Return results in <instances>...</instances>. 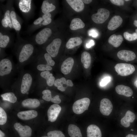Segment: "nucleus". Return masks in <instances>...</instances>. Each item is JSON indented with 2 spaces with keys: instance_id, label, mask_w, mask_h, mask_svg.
I'll return each instance as SVG.
<instances>
[{
  "instance_id": "1",
  "label": "nucleus",
  "mask_w": 137,
  "mask_h": 137,
  "mask_svg": "<svg viewBox=\"0 0 137 137\" xmlns=\"http://www.w3.org/2000/svg\"><path fill=\"white\" fill-rule=\"evenodd\" d=\"M90 100L87 97L78 100L74 103L72 109L73 112L77 114H80L88 109Z\"/></svg>"
},
{
  "instance_id": "2",
  "label": "nucleus",
  "mask_w": 137,
  "mask_h": 137,
  "mask_svg": "<svg viewBox=\"0 0 137 137\" xmlns=\"http://www.w3.org/2000/svg\"><path fill=\"white\" fill-rule=\"evenodd\" d=\"M114 68L118 74L124 76L132 74L135 70L134 66L130 64L126 63H118L114 66Z\"/></svg>"
},
{
  "instance_id": "3",
  "label": "nucleus",
  "mask_w": 137,
  "mask_h": 137,
  "mask_svg": "<svg viewBox=\"0 0 137 137\" xmlns=\"http://www.w3.org/2000/svg\"><path fill=\"white\" fill-rule=\"evenodd\" d=\"M52 34V31L50 28H44L36 35L34 38L35 41L38 44H43L47 41Z\"/></svg>"
},
{
  "instance_id": "4",
  "label": "nucleus",
  "mask_w": 137,
  "mask_h": 137,
  "mask_svg": "<svg viewBox=\"0 0 137 137\" xmlns=\"http://www.w3.org/2000/svg\"><path fill=\"white\" fill-rule=\"evenodd\" d=\"M110 15L109 11L107 9L101 8L99 9L97 13L94 14L91 16L93 21L97 24H101L104 22L108 18Z\"/></svg>"
},
{
  "instance_id": "5",
  "label": "nucleus",
  "mask_w": 137,
  "mask_h": 137,
  "mask_svg": "<svg viewBox=\"0 0 137 137\" xmlns=\"http://www.w3.org/2000/svg\"><path fill=\"white\" fill-rule=\"evenodd\" d=\"M34 49V47L31 44L27 43L24 45L19 53V61L23 62L28 60L32 54Z\"/></svg>"
},
{
  "instance_id": "6",
  "label": "nucleus",
  "mask_w": 137,
  "mask_h": 137,
  "mask_svg": "<svg viewBox=\"0 0 137 137\" xmlns=\"http://www.w3.org/2000/svg\"><path fill=\"white\" fill-rule=\"evenodd\" d=\"M62 43L61 39L59 38L54 39L46 48L48 53L51 57H54L58 55Z\"/></svg>"
},
{
  "instance_id": "7",
  "label": "nucleus",
  "mask_w": 137,
  "mask_h": 137,
  "mask_svg": "<svg viewBox=\"0 0 137 137\" xmlns=\"http://www.w3.org/2000/svg\"><path fill=\"white\" fill-rule=\"evenodd\" d=\"M113 108L112 104L109 99L104 98L101 100L99 109L100 112L103 115H109L111 112Z\"/></svg>"
},
{
  "instance_id": "8",
  "label": "nucleus",
  "mask_w": 137,
  "mask_h": 137,
  "mask_svg": "<svg viewBox=\"0 0 137 137\" xmlns=\"http://www.w3.org/2000/svg\"><path fill=\"white\" fill-rule=\"evenodd\" d=\"M61 110V107L59 105L54 104L49 107L47 112L48 120L51 122L55 121Z\"/></svg>"
},
{
  "instance_id": "9",
  "label": "nucleus",
  "mask_w": 137,
  "mask_h": 137,
  "mask_svg": "<svg viewBox=\"0 0 137 137\" xmlns=\"http://www.w3.org/2000/svg\"><path fill=\"white\" fill-rule=\"evenodd\" d=\"M14 127L20 137H30L31 135V129L28 126H23L20 123H16L14 124Z\"/></svg>"
},
{
  "instance_id": "10",
  "label": "nucleus",
  "mask_w": 137,
  "mask_h": 137,
  "mask_svg": "<svg viewBox=\"0 0 137 137\" xmlns=\"http://www.w3.org/2000/svg\"><path fill=\"white\" fill-rule=\"evenodd\" d=\"M32 81V78L30 74L26 73L23 75L21 87V91L22 94H25L29 91Z\"/></svg>"
},
{
  "instance_id": "11",
  "label": "nucleus",
  "mask_w": 137,
  "mask_h": 137,
  "mask_svg": "<svg viewBox=\"0 0 137 137\" xmlns=\"http://www.w3.org/2000/svg\"><path fill=\"white\" fill-rule=\"evenodd\" d=\"M12 68L10 61L7 59H4L0 62V75L3 76L10 73Z\"/></svg>"
},
{
  "instance_id": "12",
  "label": "nucleus",
  "mask_w": 137,
  "mask_h": 137,
  "mask_svg": "<svg viewBox=\"0 0 137 137\" xmlns=\"http://www.w3.org/2000/svg\"><path fill=\"white\" fill-rule=\"evenodd\" d=\"M117 55L119 59L126 61L133 60L136 58V55L133 52L128 50H121L117 53Z\"/></svg>"
},
{
  "instance_id": "13",
  "label": "nucleus",
  "mask_w": 137,
  "mask_h": 137,
  "mask_svg": "<svg viewBox=\"0 0 137 137\" xmlns=\"http://www.w3.org/2000/svg\"><path fill=\"white\" fill-rule=\"evenodd\" d=\"M135 118V114L130 111L128 110L126 112L125 116L121 119V124L125 127H128L130 125V123L134 122Z\"/></svg>"
},
{
  "instance_id": "14",
  "label": "nucleus",
  "mask_w": 137,
  "mask_h": 137,
  "mask_svg": "<svg viewBox=\"0 0 137 137\" xmlns=\"http://www.w3.org/2000/svg\"><path fill=\"white\" fill-rule=\"evenodd\" d=\"M74 63L73 58L69 57L65 59L63 62L61 67V71L64 74L70 73L72 70Z\"/></svg>"
},
{
  "instance_id": "15",
  "label": "nucleus",
  "mask_w": 137,
  "mask_h": 137,
  "mask_svg": "<svg viewBox=\"0 0 137 137\" xmlns=\"http://www.w3.org/2000/svg\"><path fill=\"white\" fill-rule=\"evenodd\" d=\"M38 114L36 111L31 110L20 112L17 113V115L21 119L27 120L36 117Z\"/></svg>"
},
{
  "instance_id": "16",
  "label": "nucleus",
  "mask_w": 137,
  "mask_h": 137,
  "mask_svg": "<svg viewBox=\"0 0 137 137\" xmlns=\"http://www.w3.org/2000/svg\"><path fill=\"white\" fill-rule=\"evenodd\" d=\"M123 19L119 15H115L112 17L109 21L107 26L108 29L111 30H114L122 24Z\"/></svg>"
},
{
  "instance_id": "17",
  "label": "nucleus",
  "mask_w": 137,
  "mask_h": 137,
  "mask_svg": "<svg viewBox=\"0 0 137 137\" xmlns=\"http://www.w3.org/2000/svg\"><path fill=\"white\" fill-rule=\"evenodd\" d=\"M116 92L118 94L127 97L131 96L133 94V91L130 87L123 85L117 86L115 88Z\"/></svg>"
},
{
  "instance_id": "18",
  "label": "nucleus",
  "mask_w": 137,
  "mask_h": 137,
  "mask_svg": "<svg viewBox=\"0 0 137 137\" xmlns=\"http://www.w3.org/2000/svg\"><path fill=\"white\" fill-rule=\"evenodd\" d=\"M87 137H101V130L99 127L95 125H89L87 129Z\"/></svg>"
},
{
  "instance_id": "19",
  "label": "nucleus",
  "mask_w": 137,
  "mask_h": 137,
  "mask_svg": "<svg viewBox=\"0 0 137 137\" xmlns=\"http://www.w3.org/2000/svg\"><path fill=\"white\" fill-rule=\"evenodd\" d=\"M66 2L75 11L80 12L84 8L83 3L81 0H66Z\"/></svg>"
},
{
  "instance_id": "20",
  "label": "nucleus",
  "mask_w": 137,
  "mask_h": 137,
  "mask_svg": "<svg viewBox=\"0 0 137 137\" xmlns=\"http://www.w3.org/2000/svg\"><path fill=\"white\" fill-rule=\"evenodd\" d=\"M40 104L39 101L37 99L28 98L23 100L22 102L24 107L35 108L38 107Z\"/></svg>"
},
{
  "instance_id": "21",
  "label": "nucleus",
  "mask_w": 137,
  "mask_h": 137,
  "mask_svg": "<svg viewBox=\"0 0 137 137\" xmlns=\"http://www.w3.org/2000/svg\"><path fill=\"white\" fill-rule=\"evenodd\" d=\"M123 41V39L121 35L113 34L109 37L108 42L113 46L117 47L120 45Z\"/></svg>"
},
{
  "instance_id": "22",
  "label": "nucleus",
  "mask_w": 137,
  "mask_h": 137,
  "mask_svg": "<svg viewBox=\"0 0 137 137\" xmlns=\"http://www.w3.org/2000/svg\"><path fill=\"white\" fill-rule=\"evenodd\" d=\"M68 131L71 137H82L80 129L75 125L70 124L68 127Z\"/></svg>"
},
{
  "instance_id": "23",
  "label": "nucleus",
  "mask_w": 137,
  "mask_h": 137,
  "mask_svg": "<svg viewBox=\"0 0 137 137\" xmlns=\"http://www.w3.org/2000/svg\"><path fill=\"white\" fill-rule=\"evenodd\" d=\"M84 26V23L81 19L78 18H75L71 21L70 27L72 30H75L82 28Z\"/></svg>"
},
{
  "instance_id": "24",
  "label": "nucleus",
  "mask_w": 137,
  "mask_h": 137,
  "mask_svg": "<svg viewBox=\"0 0 137 137\" xmlns=\"http://www.w3.org/2000/svg\"><path fill=\"white\" fill-rule=\"evenodd\" d=\"M10 16L13 28L16 31H19L21 28V25L17 20L15 11L13 9L10 10Z\"/></svg>"
},
{
  "instance_id": "25",
  "label": "nucleus",
  "mask_w": 137,
  "mask_h": 137,
  "mask_svg": "<svg viewBox=\"0 0 137 137\" xmlns=\"http://www.w3.org/2000/svg\"><path fill=\"white\" fill-rule=\"evenodd\" d=\"M82 42V40L79 37L72 38L67 42L66 46L67 49H72L80 45Z\"/></svg>"
},
{
  "instance_id": "26",
  "label": "nucleus",
  "mask_w": 137,
  "mask_h": 137,
  "mask_svg": "<svg viewBox=\"0 0 137 137\" xmlns=\"http://www.w3.org/2000/svg\"><path fill=\"white\" fill-rule=\"evenodd\" d=\"M55 8V6L46 0L43 1L41 6V11L44 14L50 13L54 10Z\"/></svg>"
},
{
  "instance_id": "27",
  "label": "nucleus",
  "mask_w": 137,
  "mask_h": 137,
  "mask_svg": "<svg viewBox=\"0 0 137 137\" xmlns=\"http://www.w3.org/2000/svg\"><path fill=\"white\" fill-rule=\"evenodd\" d=\"M40 75L42 77L46 79L47 84L48 86H51L54 84L55 78L49 71H46L42 72L40 73Z\"/></svg>"
},
{
  "instance_id": "28",
  "label": "nucleus",
  "mask_w": 137,
  "mask_h": 137,
  "mask_svg": "<svg viewBox=\"0 0 137 137\" xmlns=\"http://www.w3.org/2000/svg\"><path fill=\"white\" fill-rule=\"evenodd\" d=\"M81 61L84 67L85 68H88L91 62V57L90 54L86 52H83L81 55Z\"/></svg>"
},
{
  "instance_id": "29",
  "label": "nucleus",
  "mask_w": 137,
  "mask_h": 137,
  "mask_svg": "<svg viewBox=\"0 0 137 137\" xmlns=\"http://www.w3.org/2000/svg\"><path fill=\"white\" fill-rule=\"evenodd\" d=\"M19 3V8L22 12L25 13L29 12L30 9L31 0H20Z\"/></svg>"
},
{
  "instance_id": "30",
  "label": "nucleus",
  "mask_w": 137,
  "mask_h": 137,
  "mask_svg": "<svg viewBox=\"0 0 137 137\" xmlns=\"http://www.w3.org/2000/svg\"><path fill=\"white\" fill-rule=\"evenodd\" d=\"M1 97L4 100L8 101L14 103L16 101L17 98L14 94L12 92L6 93L2 94Z\"/></svg>"
},
{
  "instance_id": "31",
  "label": "nucleus",
  "mask_w": 137,
  "mask_h": 137,
  "mask_svg": "<svg viewBox=\"0 0 137 137\" xmlns=\"http://www.w3.org/2000/svg\"><path fill=\"white\" fill-rule=\"evenodd\" d=\"M10 37L8 35L0 32V47L2 48L6 47L10 42Z\"/></svg>"
},
{
  "instance_id": "32",
  "label": "nucleus",
  "mask_w": 137,
  "mask_h": 137,
  "mask_svg": "<svg viewBox=\"0 0 137 137\" xmlns=\"http://www.w3.org/2000/svg\"><path fill=\"white\" fill-rule=\"evenodd\" d=\"M123 35L125 38L129 41H131L137 39V35L135 32L131 34L125 32H124Z\"/></svg>"
},
{
  "instance_id": "33",
  "label": "nucleus",
  "mask_w": 137,
  "mask_h": 137,
  "mask_svg": "<svg viewBox=\"0 0 137 137\" xmlns=\"http://www.w3.org/2000/svg\"><path fill=\"white\" fill-rule=\"evenodd\" d=\"M7 115L4 110L1 107H0V125L4 124L7 120Z\"/></svg>"
},
{
  "instance_id": "34",
  "label": "nucleus",
  "mask_w": 137,
  "mask_h": 137,
  "mask_svg": "<svg viewBox=\"0 0 137 137\" xmlns=\"http://www.w3.org/2000/svg\"><path fill=\"white\" fill-rule=\"evenodd\" d=\"M48 137H65L64 135L60 131L54 130L50 131L47 133Z\"/></svg>"
},
{
  "instance_id": "35",
  "label": "nucleus",
  "mask_w": 137,
  "mask_h": 137,
  "mask_svg": "<svg viewBox=\"0 0 137 137\" xmlns=\"http://www.w3.org/2000/svg\"><path fill=\"white\" fill-rule=\"evenodd\" d=\"M43 95L42 96V98L44 100L49 101L51 100L52 96L51 91L49 90H45L42 92Z\"/></svg>"
},
{
  "instance_id": "36",
  "label": "nucleus",
  "mask_w": 137,
  "mask_h": 137,
  "mask_svg": "<svg viewBox=\"0 0 137 137\" xmlns=\"http://www.w3.org/2000/svg\"><path fill=\"white\" fill-rule=\"evenodd\" d=\"M10 10L9 9L6 10L4 13V18L7 21L9 27L11 28L13 27L10 18Z\"/></svg>"
},
{
  "instance_id": "37",
  "label": "nucleus",
  "mask_w": 137,
  "mask_h": 137,
  "mask_svg": "<svg viewBox=\"0 0 137 137\" xmlns=\"http://www.w3.org/2000/svg\"><path fill=\"white\" fill-rule=\"evenodd\" d=\"M44 57L47 62L46 64L53 66L55 64V61L52 60L51 57L48 53H46L44 55Z\"/></svg>"
},
{
  "instance_id": "38",
  "label": "nucleus",
  "mask_w": 137,
  "mask_h": 137,
  "mask_svg": "<svg viewBox=\"0 0 137 137\" xmlns=\"http://www.w3.org/2000/svg\"><path fill=\"white\" fill-rule=\"evenodd\" d=\"M88 34L89 36L95 38L97 37L98 36L99 32L97 30L93 28L89 30Z\"/></svg>"
},
{
  "instance_id": "39",
  "label": "nucleus",
  "mask_w": 137,
  "mask_h": 137,
  "mask_svg": "<svg viewBox=\"0 0 137 137\" xmlns=\"http://www.w3.org/2000/svg\"><path fill=\"white\" fill-rule=\"evenodd\" d=\"M111 80V78L110 77H106L103 79L100 83V85L104 86L107 85Z\"/></svg>"
},
{
  "instance_id": "40",
  "label": "nucleus",
  "mask_w": 137,
  "mask_h": 137,
  "mask_svg": "<svg viewBox=\"0 0 137 137\" xmlns=\"http://www.w3.org/2000/svg\"><path fill=\"white\" fill-rule=\"evenodd\" d=\"M50 101L56 104L60 103L61 101L60 99L59 98V96L58 95H56L53 98L52 97Z\"/></svg>"
},
{
  "instance_id": "41",
  "label": "nucleus",
  "mask_w": 137,
  "mask_h": 137,
  "mask_svg": "<svg viewBox=\"0 0 137 137\" xmlns=\"http://www.w3.org/2000/svg\"><path fill=\"white\" fill-rule=\"evenodd\" d=\"M111 2L113 4L117 5L122 6L124 4V1L123 0H110Z\"/></svg>"
},
{
  "instance_id": "42",
  "label": "nucleus",
  "mask_w": 137,
  "mask_h": 137,
  "mask_svg": "<svg viewBox=\"0 0 137 137\" xmlns=\"http://www.w3.org/2000/svg\"><path fill=\"white\" fill-rule=\"evenodd\" d=\"M43 21V20L42 17H39L34 21L33 24L36 25H41Z\"/></svg>"
},
{
  "instance_id": "43",
  "label": "nucleus",
  "mask_w": 137,
  "mask_h": 137,
  "mask_svg": "<svg viewBox=\"0 0 137 137\" xmlns=\"http://www.w3.org/2000/svg\"><path fill=\"white\" fill-rule=\"evenodd\" d=\"M52 19L51 18H49L44 20L42 22L41 25H46L50 24L52 22Z\"/></svg>"
},
{
  "instance_id": "44",
  "label": "nucleus",
  "mask_w": 137,
  "mask_h": 137,
  "mask_svg": "<svg viewBox=\"0 0 137 137\" xmlns=\"http://www.w3.org/2000/svg\"><path fill=\"white\" fill-rule=\"evenodd\" d=\"M54 85L55 86L58 87L63 86V84L61 81L60 79H58L55 81Z\"/></svg>"
},
{
  "instance_id": "45",
  "label": "nucleus",
  "mask_w": 137,
  "mask_h": 137,
  "mask_svg": "<svg viewBox=\"0 0 137 137\" xmlns=\"http://www.w3.org/2000/svg\"><path fill=\"white\" fill-rule=\"evenodd\" d=\"M46 64H39L37 66V69L40 71H44L46 70Z\"/></svg>"
},
{
  "instance_id": "46",
  "label": "nucleus",
  "mask_w": 137,
  "mask_h": 137,
  "mask_svg": "<svg viewBox=\"0 0 137 137\" xmlns=\"http://www.w3.org/2000/svg\"><path fill=\"white\" fill-rule=\"evenodd\" d=\"M1 24L2 26L4 28H7L9 27L7 21L4 18L1 20Z\"/></svg>"
},
{
  "instance_id": "47",
  "label": "nucleus",
  "mask_w": 137,
  "mask_h": 137,
  "mask_svg": "<svg viewBox=\"0 0 137 137\" xmlns=\"http://www.w3.org/2000/svg\"><path fill=\"white\" fill-rule=\"evenodd\" d=\"M95 44V43L94 41L93 40H91L87 43L86 46L87 48H90L93 46Z\"/></svg>"
},
{
  "instance_id": "48",
  "label": "nucleus",
  "mask_w": 137,
  "mask_h": 137,
  "mask_svg": "<svg viewBox=\"0 0 137 137\" xmlns=\"http://www.w3.org/2000/svg\"><path fill=\"white\" fill-rule=\"evenodd\" d=\"M43 20L46 19L51 18V15L50 13L44 14L42 17Z\"/></svg>"
},
{
  "instance_id": "49",
  "label": "nucleus",
  "mask_w": 137,
  "mask_h": 137,
  "mask_svg": "<svg viewBox=\"0 0 137 137\" xmlns=\"http://www.w3.org/2000/svg\"><path fill=\"white\" fill-rule=\"evenodd\" d=\"M66 84L67 86L70 87H72L73 85V84L72 81L69 79L66 81Z\"/></svg>"
},
{
  "instance_id": "50",
  "label": "nucleus",
  "mask_w": 137,
  "mask_h": 137,
  "mask_svg": "<svg viewBox=\"0 0 137 137\" xmlns=\"http://www.w3.org/2000/svg\"><path fill=\"white\" fill-rule=\"evenodd\" d=\"M57 88L58 90L61 91H64L66 88V87H64L63 86L58 87H57Z\"/></svg>"
},
{
  "instance_id": "51",
  "label": "nucleus",
  "mask_w": 137,
  "mask_h": 137,
  "mask_svg": "<svg viewBox=\"0 0 137 137\" xmlns=\"http://www.w3.org/2000/svg\"><path fill=\"white\" fill-rule=\"evenodd\" d=\"M60 79L63 84H66V81L64 78L62 77Z\"/></svg>"
},
{
  "instance_id": "52",
  "label": "nucleus",
  "mask_w": 137,
  "mask_h": 137,
  "mask_svg": "<svg viewBox=\"0 0 137 137\" xmlns=\"http://www.w3.org/2000/svg\"><path fill=\"white\" fill-rule=\"evenodd\" d=\"M52 67L46 64V71H49L52 70Z\"/></svg>"
},
{
  "instance_id": "53",
  "label": "nucleus",
  "mask_w": 137,
  "mask_h": 137,
  "mask_svg": "<svg viewBox=\"0 0 137 137\" xmlns=\"http://www.w3.org/2000/svg\"><path fill=\"white\" fill-rule=\"evenodd\" d=\"M83 3L85 4H88L91 3L92 1V0H82Z\"/></svg>"
},
{
  "instance_id": "54",
  "label": "nucleus",
  "mask_w": 137,
  "mask_h": 137,
  "mask_svg": "<svg viewBox=\"0 0 137 137\" xmlns=\"http://www.w3.org/2000/svg\"><path fill=\"white\" fill-rule=\"evenodd\" d=\"M126 137H137V135H134L132 134H128Z\"/></svg>"
},
{
  "instance_id": "55",
  "label": "nucleus",
  "mask_w": 137,
  "mask_h": 137,
  "mask_svg": "<svg viewBox=\"0 0 137 137\" xmlns=\"http://www.w3.org/2000/svg\"><path fill=\"white\" fill-rule=\"evenodd\" d=\"M5 134L1 130H0V137H4Z\"/></svg>"
},
{
  "instance_id": "56",
  "label": "nucleus",
  "mask_w": 137,
  "mask_h": 137,
  "mask_svg": "<svg viewBox=\"0 0 137 137\" xmlns=\"http://www.w3.org/2000/svg\"><path fill=\"white\" fill-rule=\"evenodd\" d=\"M134 24L137 27V20H135L134 22Z\"/></svg>"
},
{
  "instance_id": "57",
  "label": "nucleus",
  "mask_w": 137,
  "mask_h": 137,
  "mask_svg": "<svg viewBox=\"0 0 137 137\" xmlns=\"http://www.w3.org/2000/svg\"><path fill=\"white\" fill-rule=\"evenodd\" d=\"M134 85L137 88V80L135 81L134 82Z\"/></svg>"
},
{
  "instance_id": "58",
  "label": "nucleus",
  "mask_w": 137,
  "mask_h": 137,
  "mask_svg": "<svg viewBox=\"0 0 137 137\" xmlns=\"http://www.w3.org/2000/svg\"><path fill=\"white\" fill-rule=\"evenodd\" d=\"M135 33H136L137 35V29H136L135 30Z\"/></svg>"
},
{
  "instance_id": "59",
  "label": "nucleus",
  "mask_w": 137,
  "mask_h": 137,
  "mask_svg": "<svg viewBox=\"0 0 137 137\" xmlns=\"http://www.w3.org/2000/svg\"><path fill=\"white\" fill-rule=\"evenodd\" d=\"M41 137H48V136H42Z\"/></svg>"
},
{
  "instance_id": "60",
  "label": "nucleus",
  "mask_w": 137,
  "mask_h": 137,
  "mask_svg": "<svg viewBox=\"0 0 137 137\" xmlns=\"http://www.w3.org/2000/svg\"><path fill=\"white\" fill-rule=\"evenodd\" d=\"M129 1V0H125V1Z\"/></svg>"
},
{
  "instance_id": "61",
  "label": "nucleus",
  "mask_w": 137,
  "mask_h": 137,
  "mask_svg": "<svg viewBox=\"0 0 137 137\" xmlns=\"http://www.w3.org/2000/svg\"></svg>"
}]
</instances>
